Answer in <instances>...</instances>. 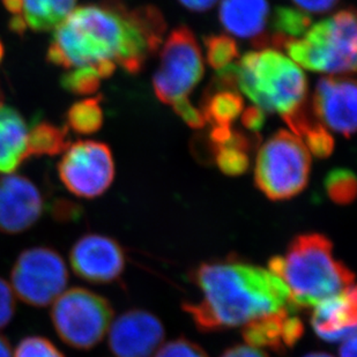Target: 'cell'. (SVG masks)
<instances>
[{"label": "cell", "mask_w": 357, "mask_h": 357, "mask_svg": "<svg viewBox=\"0 0 357 357\" xmlns=\"http://www.w3.org/2000/svg\"><path fill=\"white\" fill-rule=\"evenodd\" d=\"M165 31V17L156 7L128 10L121 0H103L75 8L54 29L47 59L68 70L115 64L138 75L159 49Z\"/></svg>", "instance_id": "obj_1"}, {"label": "cell", "mask_w": 357, "mask_h": 357, "mask_svg": "<svg viewBox=\"0 0 357 357\" xmlns=\"http://www.w3.org/2000/svg\"><path fill=\"white\" fill-rule=\"evenodd\" d=\"M192 281L202 290V298L198 303L183 304V309L202 332L244 326L294 307L282 280L271 271L237 260L202 264L193 272Z\"/></svg>", "instance_id": "obj_2"}, {"label": "cell", "mask_w": 357, "mask_h": 357, "mask_svg": "<svg viewBox=\"0 0 357 357\" xmlns=\"http://www.w3.org/2000/svg\"><path fill=\"white\" fill-rule=\"evenodd\" d=\"M270 271L282 280L295 309L316 307L354 284V274L333 256V244L323 234H302L284 256L273 257Z\"/></svg>", "instance_id": "obj_3"}, {"label": "cell", "mask_w": 357, "mask_h": 357, "mask_svg": "<svg viewBox=\"0 0 357 357\" xmlns=\"http://www.w3.org/2000/svg\"><path fill=\"white\" fill-rule=\"evenodd\" d=\"M237 88L263 112L283 117L307 103V80L300 66L267 47L248 52L236 64Z\"/></svg>", "instance_id": "obj_4"}, {"label": "cell", "mask_w": 357, "mask_h": 357, "mask_svg": "<svg viewBox=\"0 0 357 357\" xmlns=\"http://www.w3.org/2000/svg\"><path fill=\"white\" fill-rule=\"evenodd\" d=\"M356 38V14L351 7L311 26L303 38L287 40L281 49L309 71L355 73Z\"/></svg>", "instance_id": "obj_5"}, {"label": "cell", "mask_w": 357, "mask_h": 357, "mask_svg": "<svg viewBox=\"0 0 357 357\" xmlns=\"http://www.w3.org/2000/svg\"><path fill=\"white\" fill-rule=\"evenodd\" d=\"M310 170V153L303 142L291 132L280 130L258 152L255 182L271 200H288L307 188Z\"/></svg>", "instance_id": "obj_6"}, {"label": "cell", "mask_w": 357, "mask_h": 357, "mask_svg": "<svg viewBox=\"0 0 357 357\" xmlns=\"http://www.w3.org/2000/svg\"><path fill=\"white\" fill-rule=\"evenodd\" d=\"M114 310L105 297L84 288H71L54 301L51 319L65 344L88 351L100 344L112 325Z\"/></svg>", "instance_id": "obj_7"}, {"label": "cell", "mask_w": 357, "mask_h": 357, "mask_svg": "<svg viewBox=\"0 0 357 357\" xmlns=\"http://www.w3.org/2000/svg\"><path fill=\"white\" fill-rule=\"evenodd\" d=\"M205 73L202 50L192 31L179 26L162 49L160 65L153 78L156 98L172 105L196 88Z\"/></svg>", "instance_id": "obj_8"}, {"label": "cell", "mask_w": 357, "mask_h": 357, "mask_svg": "<svg viewBox=\"0 0 357 357\" xmlns=\"http://www.w3.org/2000/svg\"><path fill=\"white\" fill-rule=\"evenodd\" d=\"M10 281L22 302L33 307H47L57 300L68 286V267L54 249L31 248L17 257Z\"/></svg>", "instance_id": "obj_9"}, {"label": "cell", "mask_w": 357, "mask_h": 357, "mask_svg": "<svg viewBox=\"0 0 357 357\" xmlns=\"http://www.w3.org/2000/svg\"><path fill=\"white\" fill-rule=\"evenodd\" d=\"M65 152L58 165V175L70 192L93 199L110 188L115 178V162L107 144L81 140Z\"/></svg>", "instance_id": "obj_10"}, {"label": "cell", "mask_w": 357, "mask_h": 357, "mask_svg": "<svg viewBox=\"0 0 357 357\" xmlns=\"http://www.w3.org/2000/svg\"><path fill=\"white\" fill-rule=\"evenodd\" d=\"M72 270L91 283H110L125 268V253L112 237L88 234L78 239L70 252Z\"/></svg>", "instance_id": "obj_11"}, {"label": "cell", "mask_w": 357, "mask_h": 357, "mask_svg": "<svg viewBox=\"0 0 357 357\" xmlns=\"http://www.w3.org/2000/svg\"><path fill=\"white\" fill-rule=\"evenodd\" d=\"M356 93L353 79H320L312 101L314 117L332 131L351 138L356 130Z\"/></svg>", "instance_id": "obj_12"}, {"label": "cell", "mask_w": 357, "mask_h": 357, "mask_svg": "<svg viewBox=\"0 0 357 357\" xmlns=\"http://www.w3.org/2000/svg\"><path fill=\"white\" fill-rule=\"evenodd\" d=\"M109 328V347L116 357H152L165 340V327L147 311L124 312Z\"/></svg>", "instance_id": "obj_13"}, {"label": "cell", "mask_w": 357, "mask_h": 357, "mask_svg": "<svg viewBox=\"0 0 357 357\" xmlns=\"http://www.w3.org/2000/svg\"><path fill=\"white\" fill-rule=\"evenodd\" d=\"M43 213V199L34 183L20 175L0 177V231L29 229Z\"/></svg>", "instance_id": "obj_14"}, {"label": "cell", "mask_w": 357, "mask_h": 357, "mask_svg": "<svg viewBox=\"0 0 357 357\" xmlns=\"http://www.w3.org/2000/svg\"><path fill=\"white\" fill-rule=\"evenodd\" d=\"M294 307L266 314L250 321L243 328V339L250 347L270 348L280 354L286 353L302 339L304 325L291 314Z\"/></svg>", "instance_id": "obj_15"}, {"label": "cell", "mask_w": 357, "mask_h": 357, "mask_svg": "<svg viewBox=\"0 0 357 357\" xmlns=\"http://www.w3.org/2000/svg\"><path fill=\"white\" fill-rule=\"evenodd\" d=\"M355 284L314 307L311 323L318 337L337 342L356 332L357 300Z\"/></svg>", "instance_id": "obj_16"}, {"label": "cell", "mask_w": 357, "mask_h": 357, "mask_svg": "<svg viewBox=\"0 0 357 357\" xmlns=\"http://www.w3.org/2000/svg\"><path fill=\"white\" fill-rule=\"evenodd\" d=\"M219 17L230 34L253 40L257 47H268L270 35L265 33L270 17L267 0H222Z\"/></svg>", "instance_id": "obj_17"}, {"label": "cell", "mask_w": 357, "mask_h": 357, "mask_svg": "<svg viewBox=\"0 0 357 357\" xmlns=\"http://www.w3.org/2000/svg\"><path fill=\"white\" fill-rule=\"evenodd\" d=\"M28 130L20 112L15 109L0 108V172L10 174L28 156Z\"/></svg>", "instance_id": "obj_18"}, {"label": "cell", "mask_w": 357, "mask_h": 357, "mask_svg": "<svg viewBox=\"0 0 357 357\" xmlns=\"http://www.w3.org/2000/svg\"><path fill=\"white\" fill-rule=\"evenodd\" d=\"M243 109L244 101L238 91L212 84L204 93L200 110L213 128H231Z\"/></svg>", "instance_id": "obj_19"}, {"label": "cell", "mask_w": 357, "mask_h": 357, "mask_svg": "<svg viewBox=\"0 0 357 357\" xmlns=\"http://www.w3.org/2000/svg\"><path fill=\"white\" fill-rule=\"evenodd\" d=\"M77 0H22V17L31 31H51L75 10Z\"/></svg>", "instance_id": "obj_20"}, {"label": "cell", "mask_w": 357, "mask_h": 357, "mask_svg": "<svg viewBox=\"0 0 357 357\" xmlns=\"http://www.w3.org/2000/svg\"><path fill=\"white\" fill-rule=\"evenodd\" d=\"M70 145L68 128H61L50 121H38L28 131V156L59 155Z\"/></svg>", "instance_id": "obj_21"}, {"label": "cell", "mask_w": 357, "mask_h": 357, "mask_svg": "<svg viewBox=\"0 0 357 357\" xmlns=\"http://www.w3.org/2000/svg\"><path fill=\"white\" fill-rule=\"evenodd\" d=\"M272 29L268 47L281 49L287 40L303 38L312 26V19L303 10L291 7L280 6L274 10L272 17Z\"/></svg>", "instance_id": "obj_22"}, {"label": "cell", "mask_w": 357, "mask_h": 357, "mask_svg": "<svg viewBox=\"0 0 357 357\" xmlns=\"http://www.w3.org/2000/svg\"><path fill=\"white\" fill-rule=\"evenodd\" d=\"M252 146V139L238 131H233L226 144L213 146V154L220 170L228 176L245 174L250 165L248 151Z\"/></svg>", "instance_id": "obj_23"}, {"label": "cell", "mask_w": 357, "mask_h": 357, "mask_svg": "<svg viewBox=\"0 0 357 357\" xmlns=\"http://www.w3.org/2000/svg\"><path fill=\"white\" fill-rule=\"evenodd\" d=\"M101 101L102 96H95L72 105L66 114L68 128L78 135H93L98 132L105 121Z\"/></svg>", "instance_id": "obj_24"}, {"label": "cell", "mask_w": 357, "mask_h": 357, "mask_svg": "<svg viewBox=\"0 0 357 357\" xmlns=\"http://www.w3.org/2000/svg\"><path fill=\"white\" fill-rule=\"evenodd\" d=\"M327 196L337 205H349L356 198V177L346 168L331 170L324 181Z\"/></svg>", "instance_id": "obj_25"}, {"label": "cell", "mask_w": 357, "mask_h": 357, "mask_svg": "<svg viewBox=\"0 0 357 357\" xmlns=\"http://www.w3.org/2000/svg\"><path fill=\"white\" fill-rule=\"evenodd\" d=\"M208 64L216 71L234 64L238 57V47L228 35H211L204 40Z\"/></svg>", "instance_id": "obj_26"}, {"label": "cell", "mask_w": 357, "mask_h": 357, "mask_svg": "<svg viewBox=\"0 0 357 357\" xmlns=\"http://www.w3.org/2000/svg\"><path fill=\"white\" fill-rule=\"evenodd\" d=\"M101 75L94 66L71 68L61 75V84L65 91L75 95L94 94L101 86Z\"/></svg>", "instance_id": "obj_27"}, {"label": "cell", "mask_w": 357, "mask_h": 357, "mask_svg": "<svg viewBox=\"0 0 357 357\" xmlns=\"http://www.w3.org/2000/svg\"><path fill=\"white\" fill-rule=\"evenodd\" d=\"M300 139L307 151H310L311 154L318 159H326L333 153L335 146L333 137L318 121L309 126Z\"/></svg>", "instance_id": "obj_28"}, {"label": "cell", "mask_w": 357, "mask_h": 357, "mask_svg": "<svg viewBox=\"0 0 357 357\" xmlns=\"http://www.w3.org/2000/svg\"><path fill=\"white\" fill-rule=\"evenodd\" d=\"M14 357H65L51 341L42 337H28L17 344Z\"/></svg>", "instance_id": "obj_29"}, {"label": "cell", "mask_w": 357, "mask_h": 357, "mask_svg": "<svg viewBox=\"0 0 357 357\" xmlns=\"http://www.w3.org/2000/svg\"><path fill=\"white\" fill-rule=\"evenodd\" d=\"M155 357H208L200 346L186 339H177L163 344Z\"/></svg>", "instance_id": "obj_30"}, {"label": "cell", "mask_w": 357, "mask_h": 357, "mask_svg": "<svg viewBox=\"0 0 357 357\" xmlns=\"http://www.w3.org/2000/svg\"><path fill=\"white\" fill-rule=\"evenodd\" d=\"M172 108L176 114L189 125L190 128H202L206 125V119L202 115V110L196 108L195 105L189 101V98H181L178 101L172 103Z\"/></svg>", "instance_id": "obj_31"}, {"label": "cell", "mask_w": 357, "mask_h": 357, "mask_svg": "<svg viewBox=\"0 0 357 357\" xmlns=\"http://www.w3.org/2000/svg\"><path fill=\"white\" fill-rule=\"evenodd\" d=\"M15 302L13 291L5 280L0 278V328L6 326L14 316Z\"/></svg>", "instance_id": "obj_32"}, {"label": "cell", "mask_w": 357, "mask_h": 357, "mask_svg": "<svg viewBox=\"0 0 357 357\" xmlns=\"http://www.w3.org/2000/svg\"><path fill=\"white\" fill-rule=\"evenodd\" d=\"M265 121H266L265 112H263L261 109L258 108L256 105H252V107H249L245 110H243L242 124L244 125V128H248L249 131L252 132L255 135L264 128Z\"/></svg>", "instance_id": "obj_33"}, {"label": "cell", "mask_w": 357, "mask_h": 357, "mask_svg": "<svg viewBox=\"0 0 357 357\" xmlns=\"http://www.w3.org/2000/svg\"><path fill=\"white\" fill-rule=\"evenodd\" d=\"M298 10L305 13L321 14L327 13L333 10L340 0H293Z\"/></svg>", "instance_id": "obj_34"}, {"label": "cell", "mask_w": 357, "mask_h": 357, "mask_svg": "<svg viewBox=\"0 0 357 357\" xmlns=\"http://www.w3.org/2000/svg\"><path fill=\"white\" fill-rule=\"evenodd\" d=\"M54 215L59 220H70L80 215V207L70 202L58 200L54 204Z\"/></svg>", "instance_id": "obj_35"}, {"label": "cell", "mask_w": 357, "mask_h": 357, "mask_svg": "<svg viewBox=\"0 0 357 357\" xmlns=\"http://www.w3.org/2000/svg\"><path fill=\"white\" fill-rule=\"evenodd\" d=\"M221 357H270L266 353L257 349V348L250 347L248 344H238L235 347L229 348L228 351H225Z\"/></svg>", "instance_id": "obj_36"}, {"label": "cell", "mask_w": 357, "mask_h": 357, "mask_svg": "<svg viewBox=\"0 0 357 357\" xmlns=\"http://www.w3.org/2000/svg\"><path fill=\"white\" fill-rule=\"evenodd\" d=\"M183 6L192 12H206L215 6L219 0H178Z\"/></svg>", "instance_id": "obj_37"}, {"label": "cell", "mask_w": 357, "mask_h": 357, "mask_svg": "<svg viewBox=\"0 0 357 357\" xmlns=\"http://www.w3.org/2000/svg\"><path fill=\"white\" fill-rule=\"evenodd\" d=\"M356 332L348 335L340 346V357H356Z\"/></svg>", "instance_id": "obj_38"}, {"label": "cell", "mask_w": 357, "mask_h": 357, "mask_svg": "<svg viewBox=\"0 0 357 357\" xmlns=\"http://www.w3.org/2000/svg\"><path fill=\"white\" fill-rule=\"evenodd\" d=\"M10 28L14 31V33L22 35L24 34V31H26V28H27V24L24 22L22 15H15V17L10 19Z\"/></svg>", "instance_id": "obj_39"}, {"label": "cell", "mask_w": 357, "mask_h": 357, "mask_svg": "<svg viewBox=\"0 0 357 357\" xmlns=\"http://www.w3.org/2000/svg\"><path fill=\"white\" fill-rule=\"evenodd\" d=\"M3 6L10 14L21 15L22 14V0H3Z\"/></svg>", "instance_id": "obj_40"}, {"label": "cell", "mask_w": 357, "mask_h": 357, "mask_svg": "<svg viewBox=\"0 0 357 357\" xmlns=\"http://www.w3.org/2000/svg\"><path fill=\"white\" fill-rule=\"evenodd\" d=\"M0 357H12V348L6 337L0 334Z\"/></svg>", "instance_id": "obj_41"}, {"label": "cell", "mask_w": 357, "mask_h": 357, "mask_svg": "<svg viewBox=\"0 0 357 357\" xmlns=\"http://www.w3.org/2000/svg\"><path fill=\"white\" fill-rule=\"evenodd\" d=\"M303 357H333L332 355L327 354V353H321V351H314L310 354L305 355Z\"/></svg>", "instance_id": "obj_42"}, {"label": "cell", "mask_w": 357, "mask_h": 357, "mask_svg": "<svg viewBox=\"0 0 357 357\" xmlns=\"http://www.w3.org/2000/svg\"><path fill=\"white\" fill-rule=\"evenodd\" d=\"M3 54H5V50H3V43H1V40H0V61H3Z\"/></svg>", "instance_id": "obj_43"}, {"label": "cell", "mask_w": 357, "mask_h": 357, "mask_svg": "<svg viewBox=\"0 0 357 357\" xmlns=\"http://www.w3.org/2000/svg\"><path fill=\"white\" fill-rule=\"evenodd\" d=\"M3 91H1V88H0V108H3Z\"/></svg>", "instance_id": "obj_44"}]
</instances>
